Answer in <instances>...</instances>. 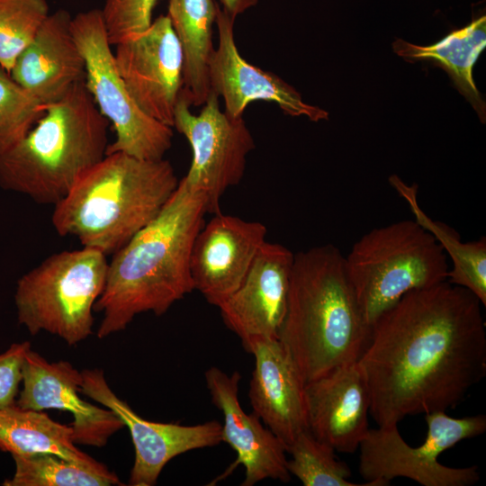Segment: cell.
I'll list each match as a JSON object with an SVG mask.
<instances>
[{
    "instance_id": "6da1fadb",
    "label": "cell",
    "mask_w": 486,
    "mask_h": 486,
    "mask_svg": "<svg viewBox=\"0 0 486 486\" xmlns=\"http://www.w3.org/2000/svg\"><path fill=\"white\" fill-rule=\"evenodd\" d=\"M482 306L446 280L407 292L378 317L357 361L377 426L454 408L484 378Z\"/></svg>"
},
{
    "instance_id": "7a4b0ae2",
    "label": "cell",
    "mask_w": 486,
    "mask_h": 486,
    "mask_svg": "<svg viewBox=\"0 0 486 486\" xmlns=\"http://www.w3.org/2000/svg\"><path fill=\"white\" fill-rule=\"evenodd\" d=\"M207 212L203 194L183 177L158 216L112 254L94 308L103 314L98 338L124 330L140 313L163 315L194 290L190 255Z\"/></svg>"
},
{
    "instance_id": "3957f363",
    "label": "cell",
    "mask_w": 486,
    "mask_h": 486,
    "mask_svg": "<svg viewBox=\"0 0 486 486\" xmlns=\"http://www.w3.org/2000/svg\"><path fill=\"white\" fill-rule=\"evenodd\" d=\"M371 329L340 250L326 244L295 253L278 339L303 382L356 363Z\"/></svg>"
},
{
    "instance_id": "277c9868",
    "label": "cell",
    "mask_w": 486,
    "mask_h": 486,
    "mask_svg": "<svg viewBox=\"0 0 486 486\" xmlns=\"http://www.w3.org/2000/svg\"><path fill=\"white\" fill-rule=\"evenodd\" d=\"M178 183L168 160L106 154L54 205L51 223L61 237L112 255L158 216Z\"/></svg>"
},
{
    "instance_id": "5b68a950",
    "label": "cell",
    "mask_w": 486,
    "mask_h": 486,
    "mask_svg": "<svg viewBox=\"0 0 486 486\" xmlns=\"http://www.w3.org/2000/svg\"><path fill=\"white\" fill-rule=\"evenodd\" d=\"M108 120L85 80L76 83L15 145L0 154V186L38 203L57 204L109 145Z\"/></svg>"
},
{
    "instance_id": "8992f818",
    "label": "cell",
    "mask_w": 486,
    "mask_h": 486,
    "mask_svg": "<svg viewBox=\"0 0 486 486\" xmlns=\"http://www.w3.org/2000/svg\"><path fill=\"white\" fill-rule=\"evenodd\" d=\"M345 266L370 326L407 292L446 281L450 269L441 246L415 220L373 229L353 245Z\"/></svg>"
},
{
    "instance_id": "52a82bcc",
    "label": "cell",
    "mask_w": 486,
    "mask_h": 486,
    "mask_svg": "<svg viewBox=\"0 0 486 486\" xmlns=\"http://www.w3.org/2000/svg\"><path fill=\"white\" fill-rule=\"evenodd\" d=\"M107 270L106 256L90 248L48 256L17 281L18 323L32 336L45 331L76 346L93 334V311Z\"/></svg>"
},
{
    "instance_id": "ba28073f",
    "label": "cell",
    "mask_w": 486,
    "mask_h": 486,
    "mask_svg": "<svg viewBox=\"0 0 486 486\" xmlns=\"http://www.w3.org/2000/svg\"><path fill=\"white\" fill-rule=\"evenodd\" d=\"M425 442L410 446L398 425L369 428L359 445L358 471L367 482L386 486L394 478L410 479L423 486H471L480 480L476 465L454 468L439 463V455L459 442L486 430V416L453 418L444 410L425 414Z\"/></svg>"
},
{
    "instance_id": "9c48e42d",
    "label": "cell",
    "mask_w": 486,
    "mask_h": 486,
    "mask_svg": "<svg viewBox=\"0 0 486 486\" xmlns=\"http://www.w3.org/2000/svg\"><path fill=\"white\" fill-rule=\"evenodd\" d=\"M71 30L85 59L86 86L115 131L106 154L164 158L172 146V127L146 114L130 96L118 72L101 9L78 13L72 17Z\"/></svg>"
},
{
    "instance_id": "30bf717a",
    "label": "cell",
    "mask_w": 486,
    "mask_h": 486,
    "mask_svg": "<svg viewBox=\"0 0 486 486\" xmlns=\"http://www.w3.org/2000/svg\"><path fill=\"white\" fill-rule=\"evenodd\" d=\"M191 105L182 90L173 127L192 148V163L184 178L203 194L208 212L215 214L220 212V200L226 190L243 178L247 157L255 148V141L243 116L233 117L221 111L214 92L200 114L193 113Z\"/></svg>"
},
{
    "instance_id": "8fae6325",
    "label": "cell",
    "mask_w": 486,
    "mask_h": 486,
    "mask_svg": "<svg viewBox=\"0 0 486 486\" xmlns=\"http://www.w3.org/2000/svg\"><path fill=\"white\" fill-rule=\"evenodd\" d=\"M118 72L132 99L148 116L173 128L183 88L184 53L167 15L116 45Z\"/></svg>"
},
{
    "instance_id": "7c38bea8",
    "label": "cell",
    "mask_w": 486,
    "mask_h": 486,
    "mask_svg": "<svg viewBox=\"0 0 486 486\" xmlns=\"http://www.w3.org/2000/svg\"><path fill=\"white\" fill-rule=\"evenodd\" d=\"M81 375L80 392L114 411L130 431L135 451L130 486H153L174 457L222 442L217 420L191 426L147 420L113 392L102 369H84Z\"/></svg>"
},
{
    "instance_id": "4fadbf2b",
    "label": "cell",
    "mask_w": 486,
    "mask_h": 486,
    "mask_svg": "<svg viewBox=\"0 0 486 486\" xmlns=\"http://www.w3.org/2000/svg\"><path fill=\"white\" fill-rule=\"evenodd\" d=\"M293 259L290 249L266 240L239 286L218 307L247 352L256 340L278 338Z\"/></svg>"
},
{
    "instance_id": "5bb4252c",
    "label": "cell",
    "mask_w": 486,
    "mask_h": 486,
    "mask_svg": "<svg viewBox=\"0 0 486 486\" xmlns=\"http://www.w3.org/2000/svg\"><path fill=\"white\" fill-rule=\"evenodd\" d=\"M22 375V389L15 404L25 410L69 412L76 445L104 447L112 436L125 427L112 410L80 397L81 372L68 361L50 362L30 347Z\"/></svg>"
},
{
    "instance_id": "9a60e30c",
    "label": "cell",
    "mask_w": 486,
    "mask_h": 486,
    "mask_svg": "<svg viewBox=\"0 0 486 486\" xmlns=\"http://www.w3.org/2000/svg\"><path fill=\"white\" fill-rule=\"evenodd\" d=\"M235 20L218 4L215 24L219 41L209 63V78L212 92L223 98L224 111L239 117L250 103L266 101L291 116H306L312 122L328 120L326 111L304 103L280 76L250 64L240 55L234 38Z\"/></svg>"
},
{
    "instance_id": "2e32d148",
    "label": "cell",
    "mask_w": 486,
    "mask_h": 486,
    "mask_svg": "<svg viewBox=\"0 0 486 486\" xmlns=\"http://www.w3.org/2000/svg\"><path fill=\"white\" fill-rule=\"evenodd\" d=\"M266 227L256 220L214 214L197 233L191 249L194 289L219 307L241 284L258 249Z\"/></svg>"
},
{
    "instance_id": "e0dca14e",
    "label": "cell",
    "mask_w": 486,
    "mask_h": 486,
    "mask_svg": "<svg viewBox=\"0 0 486 486\" xmlns=\"http://www.w3.org/2000/svg\"><path fill=\"white\" fill-rule=\"evenodd\" d=\"M204 378L212 402L223 417L222 442L237 454L233 466L242 464L245 468L241 485L253 486L266 479L288 482L291 474L286 466V446L254 412L248 414L241 408L239 373L228 374L212 366L204 373Z\"/></svg>"
},
{
    "instance_id": "ac0fdd59",
    "label": "cell",
    "mask_w": 486,
    "mask_h": 486,
    "mask_svg": "<svg viewBox=\"0 0 486 486\" xmlns=\"http://www.w3.org/2000/svg\"><path fill=\"white\" fill-rule=\"evenodd\" d=\"M308 430L335 451L356 452L368 429L370 395L357 364L337 368L304 385Z\"/></svg>"
},
{
    "instance_id": "d6986e66",
    "label": "cell",
    "mask_w": 486,
    "mask_h": 486,
    "mask_svg": "<svg viewBox=\"0 0 486 486\" xmlns=\"http://www.w3.org/2000/svg\"><path fill=\"white\" fill-rule=\"evenodd\" d=\"M248 398L253 412L287 447L308 429L304 385L295 364L278 338L254 341Z\"/></svg>"
},
{
    "instance_id": "ffe728a7",
    "label": "cell",
    "mask_w": 486,
    "mask_h": 486,
    "mask_svg": "<svg viewBox=\"0 0 486 486\" xmlns=\"http://www.w3.org/2000/svg\"><path fill=\"white\" fill-rule=\"evenodd\" d=\"M71 22L67 10L50 14L9 72L46 106L63 98L86 77L85 59L73 36Z\"/></svg>"
},
{
    "instance_id": "44dd1931",
    "label": "cell",
    "mask_w": 486,
    "mask_h": 486,
    "mask_svg": "<svg viewBox=\"0 0 486 486\" xmlns=\"http://www.w3.org/2000/svg\"><path fill=\"white\" fill-rule=\"evenodd\" d=\"M215 0H168L167 16L184 53L183 92L192 105H203L212 93L209 63L214 47Z\"/></svg>"
},
{
    "instance_id": "7402d4cb",
    "label": "cell",
    "mask_w": 486,
    "mask_h": 486,
    "mask_svg": "<svg viewBox=\"0 0 486 486\" xmlns=\"http://www.w3.org/2000/svg\"><path fill=\"white\" fill-rule=\"evenodd\" d=\"M485 45L486 18L483 15L433 45L418 46L398 39L392 48L406 61L428 59L444 68L485 122V103L472 78L473 65Z\"/></svg>"
},
{
    "instance_id": "603a6c76",
    "label": "cell",
    "mask_w": 486,
    "mask_h": 486,
    "mask_svg": "<svg viewBox=\"0 0 486 486\" xmlns=\"http://www.w3.org/2000/svg\"><path fill=\"white\" fill-rule=\"evenodd\" d=\"M0 450L12 456L53 454L78 462L95 460L74 443L71 425L53 420L43 410L16 404L0 409Z\"/></svg>"
},
{
    "instance_id": "cb8c5ba5",
    "label": "cell",
    "mask_w": 486,
    "mask_h": 486,
    "mask_svg": "<svg viewBox=\"0 0 486 486\" xmlns=\"http://www.w3.org/2000/svg\"><path fill=\"white\" fill-rule=\"evenodd\" d=\"M391 185L406 201L415 220L433 235L452 261L447 281L467 289L486 305V238L463 242L460 235L448 225L432 220L418 202V185H409L398 176L389 177Z\"/></svg>"
},
{
    "instance_id": "d4e9b609",
    "label": "cell",
    "mask_w": 486,
    "mask_h": 486,
    "mask_svg": "<svg viewBox=\"0 0 486 486\" xmlns=\"http://www.w3.org/2000/svg\"><path fill=\"white\" fill-rule=\"evenodd\" d=\"M15 471L4 486H114L124 485L106 465L94 460L78 462L53 454L13 455Z\"/></svg>"
},
{
    "instance_id": "484cf974",
    "label": "cell",
    "mask_w": 486,
    "mask_h": 486,
    "mask_svg": "<svg viewBox=\"0 0 486 486\" xmlns=\"http://www.w3.org/2000/svg\"><path fill=\"white\" fill-rule=\"evenodd\" d=\"M334 452L308 429L304 430L287 447V453L291 454L287 470L304 486H382L378 482H350L349 467L338 461Z\"/></svg>"
},
{
    "instance_id": "4316f807",
    "label": "cell",
    "mask_w": 486,
    "mask_h": 486,
    "mask_svg": "<svg viewBox=\"0 0 486 486\" xmlns=\"http://www.w3.org/2000/svg\"><path fill=\"white\" fill-rule=\"evenodd\" d=\"M50 15L46 0H0V66L10 72Z\"/></svg>"
},
{
    "instance_id": "83f0119b",
    "label": "cell",
    "mask_w": 486,
    "mask_h": 486,
    "mask_svg": "<svg viewBox=\"0 0 486 486\" xmlns=\"http://www.w3.org/2000/svg\"><path fill=\"white\" fill-rule=\"evenodd\" d=\"M45 110L46 105L0 66V154L20 141Z\"/></svg>"
},
{
    "instance_id": "f1b7e54d",
    "label": "cell",
    "mask_w": 486,
    "mask_h": 486,
    "mask_svg": "<svg viewBox=\"0 0 486 486\" xmlns=\"http://www.w3.org/2000/svg\"><path fill=\"white\" fill-rule=\"evenodd\" d=\"M160 0H105L101 9L110 44L116 45L147 30Z\"/></svg>"
},
{
    "instance_id": "f546056e",
    "label": "cell",
    "mask_w": 486,
    "mask_h": 486,
    "mask_svg": "<svg viewBox=\"0 0 486 486\" xmlns=\"http://www.w3.org/2000/svg\"><path fill=\"white\" fill-rule=\"evenodd\" d=\"M31 343L24 341L12 344L0 353V409L13 406L16 402L22 384V369Z\"/></svg>"
},
{
    "instance_id": "4dcf8cb0",
    "label": "cell",
    "mask_w": 486,
    "mask_h": 486,
    "mask_svg": "<svg viewBox=\"0 0 486 486\" xmlns=\"http://www.w3.org/2000/svg\"><path fill=\"white\" fill-rule=\"evenodd\" d=\"M260 0H220V6L233 18L256 6Z\"/></svg>"
}]
</instances>
